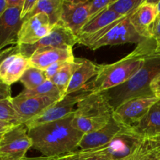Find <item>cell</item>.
Segmentation results:
<instances>
[{"mask_svg": "<svg viewBox=\"0 0 160 160\" xmlns=\"http://www.w3.org/2000/svg\"><path fill=\"white\" fill-rule=\"evenodd\" d=\"M156 104H157V106H158V107H159V108H160V99H159V100H158V102H157V103H156Z\"/></svg>", "mask_w": 160, "mask_h": 160, "instance_id": "cell-44", "label": "cell"}, {"mask_svg": "<svg viewBox=\"0 0 160 160\" xmlns=\"http://www.w3.org/2000/svg\"><path fill=\"white\" fill-rule=\"evenodd\" d=\"M155 96H141L130 98L118 106L113 112V119L126 128H131L149 109L158 102Z\"/></svg>", "mask_w": 160, "mask_h": 160, "instance_id": "cell-7", "label": "cell"}, {"mask_svg": "<svg viewBox=\"0 0 160 160\" xmlns=\"http://www.w3.org/2000/svg\"><path fill=\"white\" fill-rule=\"evenodd\" d=\"M126 128L111 119L109 123L93 132L85 134L82 138L78 148L81 150L94 149L108 145L117 134Z\"/></svg>", "mask_w": 160, "mask_h": 160, "instance_id": "cell-17", "label": "cell"}, {"mask_svg": "<svg viewBox=\"0 0 160 160\" xmlns=\"http://www.w3.org/2000/svg\"><path fill=\"white\" fill-rule=\"evenodd\" d=\"M73 113L28 130L32 141L31 148L46 156L76 151L84 134L72 126Z\"/></svg>", "mask_w": 160, "mask_h": 160, "instance_id": "cell-1", "label": "cell"}, {"mask_svg": "<svg viewBox=\"0 0 160 160\" xmlns=\"http://www.w3.org/2000/svg\"><path fill=\"white\" fill-rule=\"evenodd\" d=\"M143 0H114L108 9L122 17H128L139 6Z\"/></svg>", "mask_w": 160, "mask_h": 160, "instance_id": "cell-28", "label": "cell"}, {"mask_svg": "<svg viewBox=\"0 0 160 160\" xmlns=\"http://www.w3.org/2000/svg\"><path fill=\"white\" fill-rule=\"evenodd\" d=\"M66 62H56V63H53L52 65H50V67H47L44 72H45V75L46 77L47 80H50L53 77H54L56 73H58L60 70L62 68L63 66L65 64Z\"/></svg>", "mask_w": 160, "mask_h": 160, "instance_id": "cell-32", "label": "cell"}, {"mask_svg": "<svg viewBox=\"0 0 160 160\" xmlns=\"http://www.w3.org/2000/svg\"><path fill=\"white\" fill-rule=\"evenodd\" d=\"M7 8V0H0V17L3 16Z\"/></svg>", "mask_w": 160, "mask_h": 160, "instance_id": "cell-41", "label": "cell"}, {"mask_svg": "<svg viewBox=\"0 0 160 160\" xmlns=\"http://www.w3.org/2000/svg\"><path fill=\"white\" fill-rule=\"evenodd\" d=\"M32 141L24 123H18L0 135V159L24 160Z\"/></svg>", "mask_w": 160, "mask_h": 160, "instance_id": "cell-6", "label": "cell"}, {"mask_svg": "<svg viewBox=\"0 0 160 160\" xmlns=\"http://www.w3.org/2000/svg\"><path fill=\"white\" fill-rule=\"evenodd\" d=\"M123 17H122V16L115 12L114 11L110 10L109 9L107 8L102 12H99L95 17L89 19L87 23L79 31V33L77 35V38H78V39L83 38L93 35L95 33L103 30L108 25L118 21Z\"/></svg>", "mask_w": 160, "mask_h": 160, "instance_id": "cell-21", "label": "cell"}, {"mask_svg": "<svg viewBox=\"0 0 160 160\" xmlns=\"http://www.w3.org/2000/svg\"><path fill=\"white\" fill-rule=\"evenodd\" d=\"M156 12H157V17H156V20L158 19L160 17V0L159 1L157 2L156 3Z\"/></svg>", "mask_w": 160, "mask_h": 160, "instance_id": "cell-42", "label": "cell"}, {"mask_svg": "<svg viewBox=\"0 0 160 160\" xmlns=\"http://www.w3.org/2000/svg\"><path fill=\"white\" fill-rule=\"evenodd\" d=\"M78 64V58H75V61L73 62H66L63 66L62 68L58 71V73L50 80L60 90L61 94V98H63L66 95V92H67V87L70 83L71 78H72L74 70H75Z\"/></svg>", "mask_w": 160, "mask_h": 160, "instance_id": "cell-23", "label": "cell"}, {"mask_svg": "<svg viewBox=\"0 0 160 160\" xmlns=\"http://www.w3.org/2000/svg\"><path fill=\"white\" fill-rule=\"evenodd\" d=\"M0 160H1V159H0Z\"/></svg>", "mask_w": 160, "mask_h": 160, "instance_id": "cell-48", "label": "cell"}, {"mask_svg": "<svg viewBox=\"0 0 160 160\" xmlns=\"http://www.w3.org/2000/svg\"><path fill=\"white\" fill-rule=\"evenodd\" d=\"M150 140V142H152V145L155 147V148L158 149V151L160 152V134L155 136V137L151 138H147Z\"/></svg>", "mask_w": 160, "mask_h": 160, "instance_id": "cell-40", "label": "cell"}, {"mask_svg": "<svg viewBox=\"0 0 160 160\" xmlns=\"http://www.w3.org/2000/svg\"><path fill=\"white\" fill-rule=\"evenodd\" d=\"M158 1L143 0L137 8L129 16L130 23L143 38H152L151 31L156 20V3Z\"/></svg>", "mask_w": 160, "mask_h": 160, "instance_id": "cell-16", "label": "cell"}, {"mask_svg": "<svg viewBox=\"0 0 160 160\" xmlns=\"http://www.w3.org/2000/svg\"><path fill=\"white\" fill-rule=\"evenodd\" d=\"M151 35L152 39L155 41V43L160 42V17L154 22L151 31Z\"/></svg>", "mask_w": 160, "mask_h": 160, "instance_id": "cell-34", "label": "cell"}, {"mask_svg": "<svg viewBox=\"0 0 160 160\" xmlns=\"http://www.w3.org/2000/svg\"><path fill=\"white\" fill-rule=\"evenodd\" d=\"M143 38L135 30L129 20V16L116 21L109 31L88 48L96 50L107 45H123L126 43L139 44Z\"/></svg>", "mask_w": 160, "mask_h": 160, "instance_id": "cell-9", "label": "cell"}, {"mask_svg": "<svg viewBox=\"0 0 160 160\" xmlns=\"http://www.w3.org/2000/svg\"><path fill=\"white\" fill-rule=\"evenodd\" d=\"M127 160H128V159H127Z\"/></svg>", "mask_w": 160, "mask_h": 160, "instance_id": "cell-47", "label": "cell"}, {"mask_svg": "<svg viewBox=\"0 0 160 160\" xmlns=\"http://www.w3.org/2000/svg\"><path fill=\"white\" fill-rule=\"evenodd\" d=\"M155 52L160 53V42L157 43L156 45H155Z\"/></svg>", "mask_w": 160, "mask_h": 160, "instance_id": "cell-43", "label": "cell"}, {"mask_svg": "<svg viewBox=\"0 0 160 160\" xmlns=\"http://www.w3.org/2000/svg\"><path fill=\"white\" fill-rule=\"evenodd\" d=\"M91 0H63L61 22L78 35L89 19Z\"/></svg>", "mask_w": 160, "mask_h": 160, "instance_id": "cell-12", "label": "cell"}, {"mask_svg": "<svg viewBox=\"0 0 160 160\" xmlns=\"http://www.w3.org/2000/svg\"><path fill=\"white\" fill-rule=\"evenodd\" d=\"M53 27L48 16L42 12L24 19L17 36V45H34L45 37Z\"/></svg>", "mask_w": 160, "mask_h": 160, "instance_id": "cell-11", "label": "cell"}, {"mask_svg": "<svg viewBox=\"0 0 160 160\" xmlns=\"http://www.w3.org/2000/svg\"><path fill=\"white\" fill-rule=\"evenodd\" d=\"M128 160H160V155L149 139H143Z\"/></svg>", "mask_w": 160, "mask_h": 160, "instance_id": "cell-25", "label": "cell"}, {"mask_svg": "<svg viewBox=\"0 0 160 160\" xmlns=\"http://www.w3.org/2000/svg\"><path fill=\"white\" fill-rule=\"evenodd\" d=\"M11 88L10 86L2 84L0 85V100L6 99L11 98Z\"/></svg>", "mask_w": 160, "mask_h": 160, "instance_id": "cell-37", "label": "cell"}, {"mask_svg": "<svg viewBox=\"0 0 160 160\" xmlns=\"http://www.w3.org/2000/svg\"><path fill=\"white\" fill-rule=\"evenodd\" d=\"M45 72L35 67H29L20 78V81L25 89L31 90L36 88L46 81Z\"/></svg>", "mask_w": 160, "mask_h": 160, "instance_id": "cell-26", "label": "cell"}, {"mask_svg": "<svg viewBox=\"0 0 160 160\" xmlns=\"http://www.w3.org/2000/svg\"><path fill=\"white\" fill-rule=\"evenodd\" d=\"M11 98L0 100V120L14 123H21L20 118L13 107Z\"/></svg>", "mask_w": 160, "mask_h": 160, "instance_id": "cell-29", "label": "cell"}, {"mask_svg": "<svg viewBox=\"0 0 160 160\" xmlns=\"http://www.w3.org/2000/svg\"><path fill=\"white\" fill-rule=\"evenodd\" d=\"M16 124H18V123H10V122L0 120V135H1L2 134H3L4 132H6L7 130H9V128H11L13 126H14V125Z\"/></svg>", "mask_w": 160, "mask_h": 160, "instance_id": "cell-38", "label": "cell"}, {"mask_svg": "<svg viewBox=\"0 0 160 160\" xmlns=\"http://www.w3.org/2000/svg\"><path fill=\"white\" fill-rule=\"evenodd\" d=\"M68 160H113L107 151L106 145L101 148L76 150L68 153Z\"/></svg>", "mask_w": 160, "mask_h": 160, "instance_id": "cell-24", "label": "cell"}, {"mask_svg": "<svg viewBox=\"0 0 160 160\" xmlns=\"http://www.w3.org/2000/svg\"><path fill=\"white\" fill-rule=\"evenodd\" d=\"M20 93L24 95H41V96H50L53 98L61 99V94L58 88L50 80H46L43 84L36 88L28 90L24 89Z\"/></svg>", "mask_w": 160, "mask_h": 160, "instance_id": "cell-27", "label": "cell"}, {"mask_svg": "<svg viewBox=\"0 0 160 160\" xmlns=\"http://www.w3.org/2000/svg\"><path fill=\"white\" fill-rule=\"evenodd\" d=\"M114 0H91L89 6V19L93 18L99 12L106 9Z\"/></svg>", "mask_w": 160, "mask_h": 160, "instance_id": "cell-30", "label": "cell"}, {"mask_svg": "<svg viewBox=\"0 0 160 160\" xmlns=\"http://www.w3.org/2000/svg\"><path fill=\"white\" fill-rule=\"evenodd\" d=\"M24 160H68V153L52 156H37V157H26Z\"/></svg>", "mask_w": 160, "mask_h": 160, "instance_id": "cell-35", "label": "cell"}, {"mask_svg": "<svg viewBox=\"0 0 160 160\" xmlns=\"http://www.w3.org/2000/svg\"><path fill=\"white\" fill-rule=\"evenodd\" d=\"M2 84H3V83L1 82V81H0V85H2Z\"/></svg>", "mask_w": 160, "mask_h": 160, "instance_id": "cell-45", "label": "cell"}, {"mask_svg": "<svg viewBox=\"0 0 160 160\" xmlns=\"http://www.w3.org/2000/svg\"><path fill=\"white\" fill-rule=\"evenodd\" d=\"M92 92L91 84L89 82L81 90L65 95L61 100L53 103L50 107L45 109L40 115L26 122L24 125L27 129L29 130L39 125L64 118L73 113L77 103Z\"/></svg>", "mask_w": 160, "mask_h": 160, "instance_id": "cell-5", "label": "cell"}, {"mask_svg": "<svg viewBox=\"0 0 160 160\" xmlns=\"http://www.w3.org/2000/svg\"><path fill=\"white\" fill-rule=\"evenodd\" d=\"M72 47L47 48L36 50L29 57L30 67L45 70L47 67L56 62H69L75 61Z\"/></svg>", "mask_w": 160, "mask_h": 160, "instance_id": "cell-14", "label": "cell"}, {"mask_svg": "<svg viewBox=\"0 0 160 160\" xmlns=\"http://www.w3.org/2000/svg\"><path fill=\"white\" fill-rule=\"evenodd\" d=\"M142 140L143 138L132 131L131 129L125 128L106 145L107 151L113 160L127 159Z\"/></svg>", "mask_w": 160, "mask_h": 160, "instance_id": "cell-15", "label": "cell"}, {"mask_svg": "<svg viewBox=\"0 0 160 160\" xmlns=\"http://www.w3.org/2000/svg\"><path fill=\"white\" fill-rule=\"evenodd\" d=\"M78 64L71 78L66 95L81 90L88 84V81L95 78L98 73L99 65L86 59L78 58Z\"/></svg>", "mask_w": 160, "mask_h": 160, "instance_id": "cell-19", "label": "cell"}, {"mask_svg": "<svg viewBox=\"0 0 160 160\" xmlns=\"http://www.w3.org/2000/svg\"><path fill=\"white\" fill-rule=\"evenodd\" d=\"M18 52V46H17V45L9 46L8 48H5V49L0 50V63L8 56H9V55L13 54L14 52Z\"/></svg>", "mask_w": 160, "mask_h": 160, "instance_id": "cell-36", "label": "cell"}, {"mask_svg": "<svg viewBox=\"0 0 160 160\" xmlns=\"http://www.w3.org/2000/svg\"><path fill=\"white\" fill-rule=\"evenodd\" d=\"M21 7H8L0 17V50L17 45V36L23 23L20 18Z\"/></svg>", "mask_w": 160, "mask_h": 160, "instance_id": "cell-13", "label": "cell"}, {"mask_svg": "<svg viewBox=\"0 0 160 160\" xmlns=\"http://www.w3.org/2000/svg\"><path fill=\"white\" fill-rule=\"evenodd\" d=\"M149 88L152 95L160 99V73L152 80L149 85Z\"/></svg>", "mask_w": 160, "mask_h": 160, "instance_id": "cell-33", "label": "cell"}, {"mask_svg": "<svg viewBox=\"0 0 160 160\" xmlns=\"http://www.w3.org/2000/svg\"><path fill=\"white\" fill-rule=\"evenodd\" d=\"M38 0H24L20 12V18L24 20L33 11Z\"/></svg>", "mask_w": 160, "mask_h": 160, "instance_id": "cell-31", "label": "cell"}, {"mask_svg": "<svg viewBox=\"0 0 160 160\" xmlns=\"http://www.w3.org/2000/svg\"><path fill=\"white\" fill-rule=\"evenodd\" d=\"M29 67V59L20 52L9 55L0 63V81L3 84L11 86L20 81Z\"/></svg>", "mask_w": 160, "mask_h": 160, "instance_id": "cell-18", "label": "cell"}, {"mask_svg": "<svg viewBox=\"0 0 160 160\" xmlns=\"http://www.w3.org/2000/svg\"><path fill=\"white\" fill-rule=\"evenodd\" d=\"M127 159H125V160H127Z\"/></svg>", "mask_w": 160, "mask_h": 160, "instance_id": "cell-46", "label": "cell"}, {"mask_svg": "<svg viewBox=\"0 0 160 160\" xmlns=\"http://www.w3.org/2000/svg\"><path fill=\"white\" fill-rule=\"evenodd\" d=\"M155 45L153 39L144 38L132 52L117 62L99 65L97 76L90 81L93 92L102 93L128 81L142 67L146 56Z\"/></svg>", "mask_w": 160, "mask_h": 160, "instance_id": "cell-2", "label": "cell"}, {"mask_svg": "<svg viewBox=\"0 0 160 160\" xmlns=\"http://www.w3.org/2000/svg\"><path fill=\"white\" fill-rule=\"evenodd\" d=\"M24 0H7L8 7H21Z\"/></svg>", "mask_w": 160, "mask_h": 160, "instance_id": "cell-39", "label": "cell"}, {"mask_svg": "<svg viewBox=\"0 0 160 160\" xmlns=\"http://www.w3.org/2000/svg\"><path fill=\"white\" fill-rule=\"evenodd\" d=\"M130 129L141 138H151L160 134V108L155 104Z\"/></svg>", "mask_w": 160, "mask_h": 160, "instance_id": "cell-20", "label": "cell"}, {"mask_svg": "<svg viewBox=\"0 0 160 160\" xmlns=\"http://www.w3.org/2000/svg\"><path fill=\"white\" fill-rule=\"evenodd\" d=\"M61 99L50 96L24 95L21 93L11 98L13 107L19 117L20 123L26 122L40 115L45 109Z\"/></svg>", "mask_w": 160, "mask_h": 160, "instance_id": "cell-10", "label": "cell"}, {"mask_svg": "<svg viewBox=\"0 0 160 160\" xmlns=\"http://www.w3.org/2000/svg\"><path fill=\"white\" fill-rule=\"evenodd\" d=\"M113 112L112 107L103 94L92 92L77 103L72 126L84 134L93 132L109 123Z\"/></svg>", "mask_w": 160, "mask_h": 160, "instance_id": "cell-4", "label": "cell"}, {"mask_svg": "<svg viewBox=\"0 0 160 160\" xmlns=\"http://www.w3.org/2000/svg\"><path fill=\"white\" fill-rule=\"evenodd\" d=\"M160 73V53L152 50L144 59L142 67L128 81L121 85L102 92L113 110L122 102L133 98L154 96L149 85Z\"/></svg>", "mask_w": 160, "mask_h": 160, "instance_id": "cell-3", "label": "cell"}, {"mask_svg": "<svg viewBox=\"0 0 160 160\" xmlns=\"http://www.w3.org/2000/svg\"><path fill=\"white\" fill-rule=\"evenodd\" d=\"M75 44H78L77 36L74 34L68 28H66L61 22H60L53 27L51 31L45 37L34 45H23L17 46L19 52L29 59L30 56L36 50L64 46H70L73 48Z\"/></svg>", "mask_w": 160, "mask_h": 160, "instance_id": "cell-8", "label": "cell"}, {"mask_svg": "<svg viewBox=\"0 0 160 160\" xmlns=\"http://www.w3.org/2000/svg\"><path fill=\"white\" fill-rule=\"evenodd\" d=\"M62 6L63 0H38L32 12L25 18L42 12L48 16L52 26H55L61 22Z\"/></svg>", "mask_w": 160, "mask_h": 160, "instance_id": "cell-22", "label": "cell"}]
</instances>
